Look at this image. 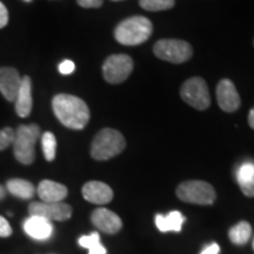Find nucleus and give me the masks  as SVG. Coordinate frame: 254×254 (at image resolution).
Here are the masks:
<instances>
[{
  "mask_svg": "<svg viewBox=\"0 0 254 254\" xmlns=\"http://www.w3.org/2000/svg\"><path fill=\"white\" fill-rule=\"evenodd\" d=\"M31 215L45 218L50 221H65L72 215V207L65 202H32L28 207Z\"/></svg>",
  "mask_w": 254,
  "mask_h": 254,
  "instance_id": "1a4fd4ad",
  "label": "nucleus"
},
{
  "mask_svg": "<svg viewBox=\"0 0 254 254\" xmlns=\"http://www.w3.org/2000/svg\"><path fill=\"white\" fill-rule=\"evenodd\" d=\"M57 119L71 129H82L90 122V110L84 100L71 94H57L52 100Z\"/></svg>",
  "mask_w": 254,
  "mask_h": 254,
  "instance_id": "f257e3e1",
  "label": "nucleus"
},
{
  "mask_svg": "<svg viewBox=\"0 0 254 254\" xmlns=\"http://www.w3.org/2000/svg\"><path fill=\"white\" fill-rule=\"evenodd\" d=\"M139 4L146 11L158 12L172 8L176 1L174 0H139Z\"/></svg>",
  "mask_w": 254,
  "mask_h": 254,
  "instance_id": "5701e85b",
  "label": "nucleus"
},
{
  "mask_svg": "<svg viewBox=\"0 0 254 254\" xmlns=\"http://www.w3.org/2000/svg\"><path fill=\"white\" fill-rule=\"evenodd\" d=\"M91 220L95 227L109 234L117 233L123 227V221L119 215L104 207L94 209L91 215Z\"/></svg>",
  "mask_w": 254,
  "mask_h": 254,
  "instance_id": "9b49d317",
  "label": "nucleus"
},
{
  "mask_svg": "<svg viewBox=\"0 0 254 254\" xmlns=\"http://www.w3.org/2000/svg\"><path fill=\"white\" fill-rule=\"evenodd\" d=\"M5 195H6V190H5V187L0 185V200L4 199Z\"/></svg>",
  "mask_w": 254,
  "mask_h": 254,
  "instance_id": "7c9ffc66",
  "label": "nucleus"
},
{
  "mask_svg": "<svg viewBox=\"0 0 254 254\" xmlns=\"http://www.w3.org/2000/svg\"><path fill=\"white\" fill-rule=\"evenodd\" d=\"M114 1H119V0H114Z\"/></svg>",
  "mask_w": 254,
  "mask_h": 254,
  "instance_id": "72a5a7b5",
  "label": "nucleus"
},
{
  "mask_svg": "<svg viewBox=\"0 0 254 254\" xmlns=\"http://www.w3.org/2000/svg\"><path fill=\"white\" fill-rule=\"evenodd\" d=\"M249 124H250V126L254 129V107L250 111V113H249Z\"/></svg>",
  "mask_w": 254,
  "mask_h": 254,
  "instance_id": "c756f323",
  "label": "nucleus"
},
{
  "mask_svg": "<svg viewBox=\"0 0 254 254\" xmlns=\"http://www.w3.org/2000/svg\"><path fill=\"white\" fill-rule=\"evenodd\" d=\"M133 69V60L127 55H113L105 60L103 65L104 79L110 84L125 81Z\"/></svg>",
  "mask_w": 254,
  "mask_h": 254,
  "instance_id": "6e6552de",
  "label": "nucleus"
},
{
  "mask_svg": "<svg viewBox=\"0 0 254 254\" xmlns=\"http://www.w3.org/2000/svg\"><path fill=\"white\" fill-rule=\"evenodd\" d=\"M217 99L220 109L228 113L236 112L241 104L240 95L233 81H231L230 79H222L221 81H219L217 86Z\"/></svg>",
  "mask_w": 254,
  "mask_h": 254,
  "instance_id": "9d476101",
  "label": "nucleus"
},
{
  "mask_svg": "<svg viewBox=\"0 0 254 254\" xmlns=\"http://www.w3.org/2000/svg\"><path fill=\"white\" fill-rule=\"evenodd\" d=\"M237 182L246 196H254V163L246 161L237 171Z\"/></svg>",
  "mask_w": 254,
  "mask_h": 254,
  "instance_id": "f3484780",
  "label": "nucleus"
},
{
  "mask_svg": "<svg viewBox=\"0 0 254 254\" xmlns=\"http://www.w3.org/2000/svg\"><path fill=\"white\" fill-rule=\"evenodd\" d=\"M153 26L150 19L142 15H134L122 21L116 31L114 38L119 44L126 46H136L145 43L151 37Z\"/></svg>",
  "mask_w": 254,
  "mask_h": 254,
  "instance_id": "f03ea898",
  "label": "nucleus"
},
{
  "mask_svg": "<svg viewBox=\"0 0 254 254\" xmlns=\"http://www.w3.org/2000/svg\"><path fill=\"white\" fill-rule=\"evenodd\" d=\"M253 250H254V239H253Z\"/></svg>",
  "mask_w": 254,
  "mask_h": 254,
  "instance_id": "473e14b6",
  "label": "nucleus"
},
{
  "mask_svg": "<svg viewBox=\"0 0 254 254\" xmlns=\"http://www.w3.org/2000/svg\"><path fill=\"white\" fill-rule=\"evenodd\" d=\"M177 195L180 200L190 204L211 205L215 200V190L208 183L190 180L178 186Z\"/></svg>",
  "mask_w": 254,
  "mask_h": 254,
  "instance_id": "39448f33",
  "label": "nucleus"
},
{
  "mask_svg": "<svg viewBox=\"0 0 254 254\" xmlns=\"http://www.w3.org/2000/svg\"><path fill=\"white\" fill-rule=\"evenodd\" d=\"M75 69V65L74 63L71 62V60H64L63 63H60L59 65V72L64 75L67 74H72Z\"/></svg>",
  "mask_w": 254,
  "mask_h": 254,
  "instance_id": "393cba45",
  "label": "nucleus"
},
{
  "mask_svg": "<svg viewBox=\"0 0 254 254\" xmlns=\"http://www.w3.org/2000/svg\"><path fill=\"white\" fill-rule=\"evenodd\" d=\"M15 131L11 127H5L0 129V151H4L9 145L13 144Z\"/></svg>",
  "mask_w": 254,
  "mask_h": 254,
  "instance_id": "b1692460",
  "label": "nucleus"
},
{
  "mask_svg": "<svg viewBox=\"0 0 254 254\" xmlns=\"http://www.w3.org/2000/svg\"><path fill=\"white\" fill-rule=\"evenodd\" d=\"M41 146L47 161H53L57 153V139L52 132H45L41 135Z\"/></svg>",
  "mask_w": 254,
  "mask_h": 254,
  "instance_id": "4be33fe9",
  "label": "nucleus"
},
{
  "mask_svg": "<svg viewBox=\"0 0 254 254\" xmlns=\"http://www.w3.org/2000/svg\"><path fill=\"white\" fill-rule=\"evenodd\" d=\"M21 78L13 67H0V93L7 101H14Z\"/></svg>",
  "mask_w": 254,
  "mask_h": 254,
  "instance_id": "ddd939ff",
  "label": "nucleus"
},
{
  "mask_svg": "<svg viewBox=\"0 0 254 254\" xmlns=\"http://www.w3.org/2000/svg\"><path fill=\"white\" fill-rule=\"evenodd\" d=\"M253 45H254V43H253Z\"/></svg>",
  "mask_w": 254,
  "mask_h": 254,
  "instance_id": "f704fd0d",
  "label": "nucleus"
},
{
  "mask_svg": "<svg viewBox=\"0 0 254 254\" xmlns=\"http://www.w3.org/2000/svg\"><path fill=\"white\" fill-rule=\"evenodd\" d=\"M79 245L90 251L88 254H106V249L101 245L99 233L93 232L90 236H82L79 238Z\"/></svg>",
  "mask_w": 254,
  "mask_h": 254,
  "instance_id": "412c9836",
  "label": "nucleus"
},
{
  "mask_svg": "<svg viewBox=\"0 0 254 254\" xmlns=\"http://www.w3.org/2000/svg\"><path fill=\"white\" fill-rule=\"evenodd\" d=\"M126 141L119 131L103 128L94 136L91 146V155L95 160H109L125 150Z\"/></svg>",
  "mask_w": 254,
  "mask_h": 254,
  "instance_id": "7ed1b4c3",
  "label": "nucleus"
},
{
  "mask_svg": "<svg viewBox=\"0 0 254 254\" xmlns=\"http://www.w3.org/2000/svg\"><path fill=\"white\" fill-rule=\"evenodd\" d=\"M184 221H185V217L178 211L170 212L167 215L157 214L155 217V225L160 232H180Z\"/></svg>",
  "mask_w": 254,
  "mask_h": 254,
  "instance_id": "a211bd4d",
  "label": "nucleus"
},
{
  "mask_svg": "<svg viewBox=\"0 0 254 254\" xmlns=\"http://www.w3.org/2000/svg\"><path fill=\"white\" fill-rule=\"evenodd\" d=\"M77 2L84 8H99L104 0H77Z\"/></svg>",
  "mask_w": 254,
  "mask_h": 254,
  "instance_id": "bb28decb",
  "label": "nucleus"
},
{
  "mask_svg": "<svg viewBox=\"0 0 254 254\" xmlns=\"http://www.w3.org/2000/svg\"><path fill=\"white\" fill-rule=\"evenodd\" d=\"M220 252V247H219L218 244H211L207 247H205V250L202 251L201 254H219Z\"/></svg>",
  "mask_w": 254,
  "mask_h": 254,
  "instance_id": "c85d7f7f",
  "label": "nucleus"
},
{
  "mask_svg": "<svg viewBox=\"0 0 254 254\" xmlns=\"http://www.w3.org/2000/svg\"><path fill=\"white\" fill-rule=\"evenodd\" d=\"M252 236V227L247 221H240L234 225L228 232V237L231 241L236 245H244L250 240Z\"/></svg>",
  "mask_w": 254,
  "mask_h": 254,
  "instance_id": "aec40b11",
  "label": "nucleus"
},
{
  "mask_svg": "<svg viewBox=\"0 0 254 254\" xmlns=\"http://www.w3.org/2000/svg\"><path fill=\"white\" fill-rule=\"evenodd\" d=\"M6 189L12 195L17 198L27 200L31 199L36 193V187L31 182L24 179H11L6 184Z\"/></svg>",
  "mask_w": 254,
  "mask_h": 254,
  "instance_id": "6ab92c4d",
  "label": "nucleus"
},
{
  "mask_svg": "<svg viewBox=\"0 0 254 254\" xmlns=\"http://www.w3.org/2000/svg\"><path fill=\"white\" fill-rule=\"evenodd\" d=\"M82 196L88 202L95 205L109 204L113 199V190L107 184L101 182H90L82 186Z\"/></svg>",
  "mask_w": 254,
  "mask_h": 254,
  "instance_id": "f8f14e48",
  "label": "nucleus"
},
{
  "mask_svg": "<svg viewBox=\"0 0 254 254\" xmlns=\"http://www.w3.org/2000/svg\"><path fill=\"white\" fill-rule=\"evenodd\" d=\"M8 23V11L6 6L0 1V28L5 27Z\"/></svg>",
  "mask_w": 254,
  "mask_h": 254,
  "instance_id": "cd10ccee",
  "label": "nucleus"
},
{
  "mask_svg": "<svg viewBox=\"0 0 254 254\" xmlns=\"http://www.w3.org/2000/svg\"><path fill=\"white\" fill-rule=\"evenodd\" d=\"M24 1H26V2H30V1H32V0H24Z\"/></svg>",
  "mask_w": 254,
  "mask_h": 254,
  "instance_id": "2f4dec72",
  "label": "nucleus"
},
{
  "mask_svg": "<svg viewBox=\"0 0 254 254\" xmlns=\"http://www.w3.org/2000/svg\"><path fill=\"white\" fill-rule=\"evenodd\" d=\"M24 230L33 239L47 240L53 233V225L45 218L30 215L24 222Z\"/></svg>",
  "mask_w": 254,
  "mask_h": 254,
  "instance_id": "2eb2a0df",
  "label": "nucleus"
},
{
  "mask_svg": "<svg viewBox=\"0 0 254 254\" xmlns=\"http://www.w3.org/2000/svg\"><path fill=\"white\" fill-rule=\"evenodd\" d=\"M153 52L159 59L173 64L185 63L193 55L192 46L187 41L178 39L157 41L153 47Z\"/></svg>",
  "mask_w": 254,
  "mask_h": 254,
  "instance_id": "423d86ee",
  "label": "nucleus"
},
{
  "mask_svg": "<svg viewBox=\"0 0 254 254\" xmlns=\"http://www.w3.org/2000/svg\"><path fill=\"white\" fill-rule=\"evenodd\" d=\"M12 234V228L11 225L8 224V221L6 220L4 217L0 215V237L1 238H7Z\"/></svg>",
  "mask_w": 254,
  "mask_h": 254,
  "instance_id": "a878e982",
  "label": "nucleus"
},
{
  "mask_svg": "<svg viewBox=\"0 0 254 254\" xmlns=\"http://www.w3.org/2000/svg\"><path fill=\"white\" fill-rule=\"evenodd\" d=\"M15 112L20 118H27L32 112V81L28 75L21 78L17 97H15Z\"/></svg>",
  "mask_w": 254,
  "mask_h": 254,
  "instance_id": "4468645a",
  "label": "nucleus"
},
{
  "mask_svg": "<svg viewBox=\"0 0 254 254\" xmlns=\"http://www.w3.org/2000/svg\"><path fill=\"white\" fill-rule=\"evenodd\" d=\"M180 95L186 104L195 110L205 111L211 105L207 84L202 78L194 77L186 80L180 88Z\"/></svg>",
  "mask_w": 254,
  "mask_h": 254,
  "instance_id": "0eeeda50",
  "label": "nucleus"
},
{
  "mask_svg": "<svg viewBox=\"0 0 254 254\" xmlns=\"http://www.w3.org/2000/svg\"><path fill=\"white\" fill-rule=\"evenodd\" d=\"M37 192L43 202H62L67 196L68 190L63 184L43 180L38 186Z\"/></svg>",
  "mask_w": 254,
  "mask_h": 254,
  "instance_id": "dca6fc26",
  "label": "nucleus"
},
{
  "mask_svg": "<svg viewBox=\"0 0 254 254\" xmlns=\"http://www.w3.org/2000/svg\"><path fill=\"white\" fill-rule=\"evenodd\" d=\"M40 138V127L37 124L20 125L13 140L14 157L20 164L31 165L36 159V144Z\"/></svg>",
  "mask_w": 254,
  "mask_h": 254,
  "instance_id": "20e7f679",
  "label": "nucleus"
}]
</instances>
